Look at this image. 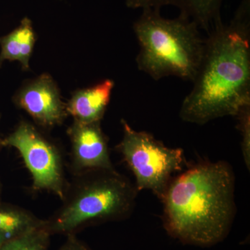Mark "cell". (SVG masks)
Wrapping results in <instances>:
<instances>
[{"instance_id": "6da1fadb", "label": "cell", "mask_w": 250, "mask_h": 250, "mask_svg": "<svg viewBox=\"0 0 250 250\" xmlns=\"http://www.w3.org/2000/svg\"><path fill=\"white\" fill-rule=\"evenodd\" d=\"M192 83L179 111L187 123L236 117L250 104V0H241L229 22L213 24Z\"/></svg>"}, {"instance_id": "7a4b0ae2", "label": "cell", "mask_w": 250, "mask_h": 250, "mask_svg": "<svg viewBox=\"0 0 250 250\" xmlns=\"http://www.w3.org/2000/svg\"><path fill=\"white\" fill-rule=\"evenodd\" d=\"M232 167L203 161L173 177L161 201L169 236L189 246L209 248L231 231L236 214Z\"/></svg>"}, {"instance_id": "3957f363", "label": "cell", "mask_w": 250, "mask_h": 250, "mask_svg": "<svg viewBox=\"0 0 250 250\" xmlns=\"http://www.w3.org/2000/svg\"><path fill=\"white\" fill-rule=\"evenodd\" d=\"M137 189L116 169H95L73 174L62 205L45 220L51 234H76L88 227L129 218L136 207Z\"/></svg>"}, {"instance_id": "277c9868", "label": "cell", "mask_w": 250, "mask_h": 250, "mask_svg": "<svg viewBox=\"0 0 250 250\" xmlns=\"http://www.w3.org/2000/svg\"><path fill=\"white\" fill-rule=\"evenodd\" d=\"M133 29L140 47L136 59L139 70L156 81L175 77L192 82L205 47L196 22L181 14L166 18L160 9L146 8Z\"/></svg>"}, {"instance_id": "5b68a950", "label": "cell", "mask_w": 250, "mask_h": 250, "mask_svg": "<svg viewBox=\"0 0 250 250\" xmlns=\"http://www.w3.org/2000/svg\"><path fill=\"white\" fill-rule=\"evenodd\" d=\"M123 139L116 149L135 177L138 191L150 190L159 200L164 197L176 172L183 170L182 148L167 147L147 131H136L121 120Z\"/></svg>"}, {"instance_id": "8992f818", "label": "cell", "mask_w": 250, "mask_h": 250, "mask_svg": "<svg viewBox=\"0 0 250 250\" xmlns=\"http://www.w3.org/2000/svg\"><path fill=\"white\" fill-rule=\"evenodd\" d=\"M1 147H14L19 152L30 172L34 191L49 192L62 200L67 181L62 151L35 125L20 122L1 139Z\"/></svg>"}, {"instance_id": "52a82bcc", "label": "cell", "mask_w": 250, "mask_h": 250, "mask_svg": "<svg viewBox=\"0 0 250 250\" xmlns=\"http://www.w3.org/2000/svg\"><path fill=\"white\" fill-rule=\"evenodd\" d=\"M16 106L27 112L36 125L52 128L63 123L68 116L57 83L48 74L25 83L15 95Z\"/></svg>"}, {"instance_id": "ba28073f", "label": "cell", "mask_w": 250, "mask_h": 250, "mask_svg": "<svg viewBox=\"0 0 250 250\" xmlns=\"http://www.w3.org/2000/svg\"><path fill=\"white\" fill-rule=\"evenodd\" d=\"M67 135L71 143L70 168L73 174L95 169L114 168L101 122L85 123L74 121Z\"/></svg>"}, {"instance_id": "9c48e42d", "label": "cell", "mask_w": 250, "mask_h": 250, "mask_svg": "<svg viewBox=\"0 0 250 250\" xmlns=\"http://www.w3.org/2000/svg\"><path fill=\"white\" fill-rule=\"evenodd\" d=\"M113 80H105L93 86L77 90L66 104L67 114L74 121L91 123L101 122L114 88Z\"/></svg>"}, {"instance_id": "30bf717a", "label": "cell", "mask_w": 250, "mask_h": 250, "mask_svg": "<svg viewBox=\"0 0 250 250\" xmlns=\"http://www.w3.org/2000/svg\"><path fill=\"white\" fill-rule=\"evenodd\" d=\"M127 7L132 9H160L163 6L177 8L180 14L197 23L200 29L209 32L213 24L222 19L223 0H125Z\"/></svg>"}, {"instance_id": "8fae6325", "label": "cell", "mask_w": 250, "mask_h": 250, "mask_svg": "<svg viewBox=\"0 0 250 250\" xmlns=\"http://www.w3.org/2000/svg\"><path fill=\"white\" fill-rule=\"evenodd\" d=\"M36 42L31 21L24 18L19 27L7 35L0 37V66L4 61L19 62L23 70H29V60Z\"/></svg>"}, {"instance_id": "7c38bea8", "label": "cell", "mask_w": 250, "mask_h": 250, "mask_svg": "<svg viewBox=\"0 0 250 250\" xmlns=\"http://www.w3.org/2000/svg\"><path fill=\"white\" fill-rule=\"evenodd\" d=\"M45 222L25 208L0 202V248Z\"/></svg>"}, {"instance_id": "4fadbf2b", "label": "cell", "mask_w": 250, "mask_h": 250, "mask_svg": "<svg viewBox=\"0 0 250 250\" xmlns=\"http://www.w3.org/2000/svg\"><path fill=\"white\" fill-rule=\"evenodd\" d=\"M51 236L45 222L44 225L8 242L0 250H48Z\"/></svg>"}, {"instance_id": "5bb4252c", "label": "cell", "mask_w": 250, "mask_h": 250, "mask_svg": "<svg viewBox=\"0 0 250 250\" xmlns=\"http://www.w3.org/2000/svg\"><path fill=\"white\" fill-rule=\"evenodd\" d=\"M238 129L241 136V149L243 159L248 170L250 167V104L244 106L238 112Z\"/></svg>"}, {"instance_id": "9a60e30c", "label": "cell", "mask_w": 250, "mask_h": 250, "mask_svg": "<svg viewBox=\"0 0 250 250\" xmlns=\"http://www.w3.org/2000/svg\"><path fill=\"white\" fill-rule=\"evenodd\" d=\"M58 250H93L85 242L77 238L76 234L67 236L66 241Z\"/></svg>"}, {"instance_id": "2e32d148", "label": "cell", "mask_w": 250, "mask_h": 250, "mask_svg": "<svg viewBox=\"0 0 250 250\" xmlns=\"http://www.w3.org/2000/svg\"><path fill=\"white\" fill-rule=\"evenodd\" d=\"M1 185L0 182V202H1Z\"/></svg>"}, {"instance_id": "e0dca14e", "label": "cell", "mask_w": 250, "mask_h": 250, "mask_svg": "<svg viewBox=\"0 0 250 250\" xmlns=\"http://www.w3.org/2000/svg\"><path fill=\"white\" fill-rule=\"evenodd\" d=\"M0 147H1V138H0Z\"/></svg>"}]
</instances>
